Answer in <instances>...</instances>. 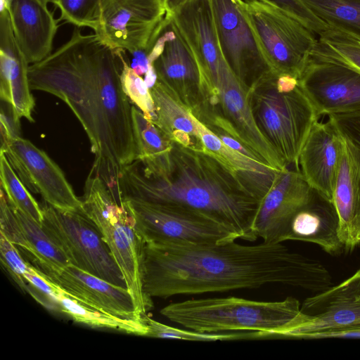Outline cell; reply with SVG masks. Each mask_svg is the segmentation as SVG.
<instances>
[{
  "label": "cell",
  "mask_w": 360,
  "mask_h": 360,
  "mask_svg": "<svg viewBox=\"0 0 360 360\" xmlns=\"http://www.w3.org/2000/svg\"><path fill=\"white\" fill-rule=\"evenodd\" d=\"M121 70L117 51L79 27L28 69L32 90L57 96L74 112L95 157L89 174L98 176L116 200L122 197V171L136 160L131 105L122 89Z\"/></svg>",
  "instance_id": "1"
},
{
  "label": "cell",
  "mask_w": 360,
  "mask_h": 360,
  "mask_svg": "<svg viewBox=\"0 0 360 360\" xmlns=\"http://www.w3.org/2000/svg\"><path fill=\"white\" fill-rule=\"evenodd\" d=\"M282 284L321 292L333 285L319 261L282 243L255 245L234 241L198 245L146 243L143 289L146 296L168 298Z\"/></svg>",
  "instance_id": "2"
},
{
  "label": "cell",
  "mask_w": 360,
  "mask_h": 360,
  "mask_svg": "<svg viewBox=\"0 0 360 360\" xmlns=\"http://www.w3.org/2000/svg\"><path fill=\"white\" fill-rule=\"evenodd\" d=\"M119 188L124 197L194 210L221 222L239 239H257L252 226L260 201L200 149L172 143L167 173L145 174L136 160L122 171Z\"/></svg>",
  "instance_id": "3"
},
{
  "label": "cell",
  "mask_w": 360,
  "mask_h": 360,
  "mask_svg": "<svg viewBox=\"0 0 360 360\" xmlns=\"http://www.w3.org/2000/svg\"><path fill=\"white\" fill-rule=\"evenodd\" d=\"M298 300L264 302L236 297L191 299L172 302L160 311L186 329L202 333L252 331L264 339L277 338L300 313Z\"/></svg>",
  "instance_id": "4"
},
{
  "label": "cell",
  "mask_w": 360,
  "mask_h": 360,
  "mask_svg": "<svg viewBox=\"0 0 360 360\" xmlns=\"http://www.w3.org/2000/svg\"><path fill=\"white\" fill-rule=\"evenodd\" d=\"M248 92L261 131L288 167L299 169L300 151L319 120L299 79L267 72L248 85Z\"/></svg>",
  "instance_id": "5"
},
{
  "label": "cell",
  "mask_w": 360,
  "mask_h": 360,
  "mask_svg": "<svg viewBox=\"0 0 360 360\" xmlns=\"http://www.w3.org/2000/svg\"><path fill=\"white\" fill-rule=\"evenodd\" d=\"M82 202L80 212L101 233L122 274L136 311L142 318L153 307L152 299L143 289L146 243L125 200L118 203L98 176L89 174Z\"/></svg>",
  "instance_id": "6"
},
{
  "label": "cell",
  "mask_w": 360,
  "mask_h": 360,
  "mask_svg": "<svg viewBox=\"0 0 360 360\" xmlns=\"http://www.w3.org/2000/svg\"><path fill=\"white\" fill-rule=\"evenodd\" d=\"M146 243L220 245L239 239L217 219L187 207L124 197Z\"/></svg>",
  "instance_id": "7"
},
{
  "label": "cell",
  "mask_w": 360,
  "mask_h": 360,
  "mask_svg": "<svg viewBox=\"0 0 360 360\" xmlns=\"http://www.w3.org/2000/svg\"><path fill=\"white\" fill-rule=\"evenodd\" d=\"M244 6L271 72L299 79L316 45V34L275 6L258 0H247Z\"/></svg>",
  "instance_id": "8"
},
{
  "label": "cell",
  "mask_w": 360,
  "mask_h": 360,
  "mask_svg": "<svg viewBox=\"0 0 360 360\" xmlns=\"http://www.w3.org/2000/svg\"><path fill=\"white\" fill-rule=\"evenodd\" d=\"M41 227L70 264L116 285L127 288L122 274L101 233L81 212L62 211L46 202Z\"/></svg>",
  "instance_id": "9"
},
{
  "label": "cell",
  "mask_w": 360,
  "mask_h": 360,
  "mask_svg": "<svg viewBox=\"0 0 360 360\" xmlns=\"http://www.w3.org/2000/svg\"><path fill=\"white\" fill-rule=\"evenodd\" d=\"M148 53L158 79L167 84L202 119L210 110V91L191 49L170 18Z\"/></svg>",
  "instance_id": "10"
},
{
  "label": "cell",
  "mask_w": 360,
  "mask_h": 360,
  "mask_svg": "<svg viewBox=\"0 0 360 360\" xmlns=\"http://www.w3.org/2000/svg\"><path fill=\"white\" fill-rule=\"evenodd\" d=\"M165 0H101L95 34L114 50L148 53L167 22Z\"/></svg>",
  "instance_id": "11"
},
{
  "label": "cell",
  "mask_w": 360,
  "mask_h": 360,
  "mask_svg": "<svg viewBox=\"0 0 360 360\" xmlns=\"http://www.w3.org/2000/svg\"><path fill=\"white\" fill-rule=\"evenodd\" d=\"M217 106L220 112L212 113L205 124L239 139L265 164L278 171L288 167L278 155L259 128L254 116L248 84L240 79L224 57L217 84Z\"/></svg>",
  "instance_id": "12"
},
{
  "label": "cell",
  "mask_w": 360,
  "mask_h": 360,
  "mask_svg": "<svg viewBox=\"0 0 360 360\" xmlns=\"http://www.w3.org/2000/svg\"><path fill=\"white\" fill-rule=\"evenodd\" d=\"M360 326V269L338 285L307 298L277 338L316 339L322 333Z\"/></svg>",
  "instance_id": "13"
},
{
  "label": "cell",
  "mask_w": 360,
  "mask_h": 360,
  "mask_svg": "<svg viewBox=\"0 0 360 360\" xmlns=\"http://www.w3.org/2000/svg\"><path fill=\"white\" fill-rule=\"evenodd\" d=\"M224 60L247 84L270 72L242 0H210Z\"/></svg>",
  "instance_id": "14"
},
{
  "label": "cell",
  "mask_w": 360,
  "mask_h": 360,
  "mask_svg": "<svg viewBox=\"0 0 360 360\" xmlns=\"http://www.w3.org/2000/svg\"><path fill=\"white\" fill-rule=\"evenodd\" d=\"M0 151L30 192L40 194L46 203L59 210L80 212L82 200L62 169L44 150L18 137Z\"/></svg>",
  "instance_id": "15"
},
{
  "label": "cell",
  "mask_w": 360,
  "mask_h": 360,
  "mask_svg": "<svg viewBox=\"0 0 360 360\" xmlns=\"http://www.w3.org/2000/svg\"><path fill=\"white\" fill-rule=\"evenodd\" d=\"M299 82L319 119L360 110V72L311 55Z\"/></svg>",
  "instance_id": "16"
},
{
  "label": "cell",
  "mask_w": 360,
  "mask_h": 360,
  "mask_svg": "<svg viewBox=\"0 0 360 360\" xmlns=\"http://www.w3.org/2000/svg\"><path fill=\"white\" fill-rule=\"evenodd\" d=\"M312 188L297 168L281 171L260 200L253 222L256 237L266 243H282L293 215L308 200Z\"/></svg>",
  "instance_id": "17"
},
{
  "label": "cell",
  "mask_w": 360,
  "mask_h": 360,
  "mask_svg": "<svg viewBox=\"0 0 360 360\" xmlns=\"http://www.w3.org/2000/svg\"><path fill=\"white\" fill-rule=\"evenodd\" d=\"M167 18L171 19L195 57L214 103L223 56L210 0H190Z\"/></svg>",
  "instance_id": "18"
},
{
  "label": "cell",
  "mask_w": 360,
  "mask_h": 360,
  "mask_svg": "<svg viewBox=\"0 0 360 360\" xmlns=\"http://www.w3.org/2000/svg\"><path fill=\"white\" fill-rule=\"evenodd\" d=\"M37 269L70 296L83 303L119 317L143 321L125 287L116 285L71 264L56 270Z\"/></svg>",
  "instance_id": "19"
},
{
  "label": "cell",
  "mask_w": 360,
  "mask_h": 360,
  "mask_svg": "<svg viewBox=\"0 0 360 360\" xmlns=\"http://www.w3.org/2000/svg\"><path fill=\"white\" fill-rule=\"evenodd\" d=\"M342 152V134L328 117L316 121L305 140L298 158V167L311 188L333 201Z\"/></svg>",
  "instance_id": "20"
},
{
  "label": "cell",
  "mask_w": 360,
  "mask_h": 360,
  "mask_svg": "<svg viewBox=\"0 0 360 360\" xmlns=\"http://www.w3.org/2000/svg\"><path fill=\"white\" fill-rule=\"evenodd\" d=\"M15 37L6 1L1 0L0 98L13 108L17 118L34 122V99L30 92L28 65Z\"/></svg>",
  "instance_id": "21"
},
{
  "label": "cell",
  "mask_w": 360,
  "mask_h": 360,
  "mask_svg": "<svg viewBox=\"0 0 360 360\" xmlns=\"http://www.w3.org/2000/svg\"><path fill=\"white\" fill-rule=\"evenodd\" d=\"M341 134L342 152L333 202L339 217L340 239L344 249L349 251L360 244V150Z\"/></svg>",
  "instance_id": "22"
},
{
  "label": "cell",
  "mask_w": 360,
  "mask_h": 360,
  "mask_svg": "<svg viewBox=\"0 0 360 360\" xmlns=\"http://www.w3.org/2000/svg\"><path fill=\"white\" fill-rule=\"evenodd\" d=\"M16 41L29 63L52 53L58 22L44 0H5Z\"/></svg>",
  "instance_id": "23"
},
{
  "label": "cell",
  "mask_w": 360,
  "mask_h": 360,
  "mask_svg": "<svg viewBox=\"0 0 360 360\" xmlns=\"http://www.w3.org/2000/svg\"><path fill=\"white\" fill-rule=\"evenodd\" d=\"M194 118L201 150L214 158L240 186L260 201L281 171L230 148L195 115Z\"/></svg>",
  "instance_id": "24"
},
{
  "label": "cell",
  "mask_w": 360,
  "mask_h": 360,
  "mask_svg": "<svg viewBox=\"0 0 360 360\" xmlns=\"http://www.w3.org/2000/svg\"><path fill=\"white\" fill-rule=\"evenodd\" d=\"M339 226L333 202L312 188L308 200L290 219L283 240L312 243L327 253L336 255L344 249Z\"/></svg>",
  "instance_id": "25"
},
{
  "label": "cell",
  "mask_w": 360,
  "mask_h": 360,
  "mask_svg": "<svg viewBox=\"0 0 360 360\" xmlns=\"http://www.w3.org/2000/svg\"><path fill=\"white\" fill-rule=\"evenodd\" d=\"M150 91L155 107L153 122L172 143L201 150L192 110L174 89L158 78Z\"/></svg>",
  "instance_id": "26"
},
{
  "label": "cell",
  "mask_w": 360,
  "mask_h": 360,
  "mask_svg": "<svg viewBox=\"0 0 360 360\" xmlns=\"http://www.w3.org/2000/svg\"><path fill=\"white\" fill-rule=\"evenodd\" d=\"M131 120L136 160L143 172L151 176L167 173L171 164L172 142L134 105H131Z\"/></svg>",
  "instance_id": "27"
},
{
  "label": "cell",
  "mask_w": 360,
  "mask_h": 360,
  "mask_svg": "<svg viewBox=\"0 0 360 360\" xmlns=\"http://www.w3.org/2000/svg\"><path fill=\"white\" fill-rule=\"evenodd\" d=\"M57 288L56 299L60 313L66 314L75 322L93 328L146 336L148 328L143 321L122 318L106 313L70 296L58 285Z\"/></svg>",
  "instance_id": "28"
},
{
  "label": "cell",
  "mask_w": 360,
  "mask_h": 360,
  "mask_svg": "<svg viewBox=\"0 0 360 360\" xmlns=\"http://www.w3.org/2000/svg\"><path fill=\"white\" fill-rule=\"evenodd\" d=\"M11 207L29 245V250L25 255L32 259L35 268L56 270L70 264L40 224L19 210Z\"/></svg>",
  "instance_id": "29"
},
{
  "label": "cell",
  "mask_w": 360,
  "mask_h": 360,
  "mask_svg": "<svg viewBox=\"0 0 360 360\" xmlns=\"http://www.w3.org/2000/svg\"><path fill=\"white\" fill-rule=\"evenodd\" d=\"M311 55L347 65L360 72V39L330 27L318 36Z\"/></svg>",
  "instance_id": "30"
},
{
  "label": "cell",
  "mask_w": 360,
  "mask_h": 360,
  "mask_svg": "<svg viewBox=\"0 0 360 360\" xmlns=\"http://www.w3.org/2000/svg\"><path fill=\"white\" fill-rule=\"evenodd\" d=\"M330 27L360 39V0H301Z\"/></svg>",
  "instance_id": "31"
},
{
  "label": "cell",
  "mask_w": 360,
  "mask_h": 360,
  "mask_svg": "<svg viewBox=\"0 0 360 360\" xmlns=\"http://www.w3.org/2000/svg\"><path fill=\"white\" fill-rule=\"evenodd\" d=\"M0 179L1 188L11 206L41 224L43 221L41 207L20 179L2 151H0Z\"/></svg>",
  "instance_id": "32"
},
{
  "label": "cell",
  "mask_w": 360,
  "mask_h": 360,
  "mask_svg": "<svg viewBox=\"0 0 360 360\" xmlns=\"http://www.w3.org/2000/svg\"><path fill=\"white\" fill-rule=\"evenodd\" d=\"M143 321L148 328L146 337L150 338L192 341L262 339V335L259 332L242 331L212 333L197 332L188 329L184 330L158 322L147 314L143 316Z\"/></svg>",
  "instance_id": "33"
},
{
  "label": "cell",
  "mask_w": 360,
  "mask_h": 360,
  "mask_svg": "<svg viewBox=\"0 0 360 360\" xmlns=\"http://www.w3.org/2000/svg\"><path fill=\"white\" fill-rule=\"evenodd\" d=\"M122 63L121 84L122 89L131 102L150 120L155 118L154 102L150 88L143 77L139 75L129 65L124 51L117 50Z\"/></svg>",
  "instance_id": "34"
},
{
  "label": "cell",
  "mask_w": 360,
  "mask_h": 360,
  "mask_svg": "<svg viewBox=\"0 0 360 360\" xmlns=\"http://www.w3.org/2000/svg\"><path fill=\"white\" fill-rule=\"evenodd\" d=\"M59 9L58 21H65L77 27L97 30L101 15V0H52Z\"/></svg>",
  "instance_id": "35"
},
{
  "label": "cell",
  "mask_w": 360,
  "mask_h": 360,
  "mask_svg": "<svg viewBox=\"0 0 360 360\" xmlns=\"http://www.w3.org/2000/svg\"><path fill=\"white\" fill-rule=\"evenodd\" d=\"M25 278L28 284L27 290L28 294L46 309L60 313L56 299L58 288L54 283L30 264L25 274Z\"/></svg>",
  "instance_id": "36"
},
{
  "label": "cell",
  "mask_w": 360,
  "mask_h": 360,
  "mask_svg": "<svg viewBox=\"0 0 360 360\" xmlns=\"http://www.w3.org/2000/svg\"><path fill=\"white\" fill-rule=\"evenodd\" d=\"M0 259L1 265L19 288L27 292L28 284L25 274L30 267L21 256L19 249L0 233Z\"/></svg>",
  "instance_id": "37"
},
{
  "label": "cell",
  "mask_w": 360,
  "mask_h": 360,
  "mask_svg": "<svg viewBox=\"0 0 360 360\" xmlns=\"http://www.w3.org/2000/svg\"><path fill=\"white\" fill-rule=\"evenodd\" d=\"M285 11L317 36L329 28L301 0H258Z\"/></svg>",
  "instance_id": "38"
},
{
  "label": "cell",
  "mask_w": 360,
  "mask_h": 360,
  "mask_svg": "<svg viewBox=\"0 0 360 360\" xmlns=\"http://www.w3.org/2000/svg\"><path fill=\"white\" fill-rule=\"evenodd\" d=\"M0 233L24 252L29 250V245L19 221L1 188L0 189Z\"/></svg>",
  "instance_id": "39"
},
{
  "label": "cell",
  "mask_w": 360,
  "mask_h": 360,
  "mask_svg": "<svg viewBox=\"0 0 360 360\" xmlns=\"http://www.w3.org/2000/svg\"><path fill=\"white\" fill-rule=\"evenodd\" d=\"M20 119L17 118L9 103L1 101L0 123L1 147L20 137Z\"/></svg>",
  "instance_id": "40"
},
{
  "label": "cell",
  "mask_w": 360,
  "mask_h": 360,
  "mask_svg": "<svg viewBox=\"0 0 360 360\" xmlns=\"http://www.w3.org/2000/svg\"><path fill=\"white\" fill-rule=\"evenodd\" d=\"M340 131L360 150V110L328 116Z\"/></svg>",
  "instance_id": "41"
},
{
  "label": "cell",
  "mask_w": 360,
  "mask_h": 360,
  "mask_svg": "<svg viewBox=\"0 0 360 360\" xmlns=\"http://www.w3.org/2000/svg\"><path fill=\"white\" fill-rule=\"evenodd\" d=\"M320 338H358L360 339V326L342 329H337L322 333L316 339Z\"/></svg>",
  "instance_id": "42"
},
{
  "label": "cell",
  "mask_w": 360,
  "mask_h": 360,
  "mask_svg": "<svg viewBox=\"0 0 360 360\" xmlns=\"http://www.w3.org/2000/svg\"><path fill=\"white\" fill-rule=\"evenodd\" d=\"M189 1L190 0H165L167 8L166 18H169L174 12Z\"/></svg>",
  "instance_id": "43"
},
{
  "label": "cell",
  "mask_w": 360,
  "mask_h": 360,
  "mask_svg": "<svg viewBox=\"0 0 360 360\" xmlns=\"http://www.w3.org/2000/svg\"><path fill=\"white\" fill-rule=\"evenodd\" d=\"M46 3H51L52 0H44Z\"/></svg>",
  "instance_id": "44"
}]
</instances>
